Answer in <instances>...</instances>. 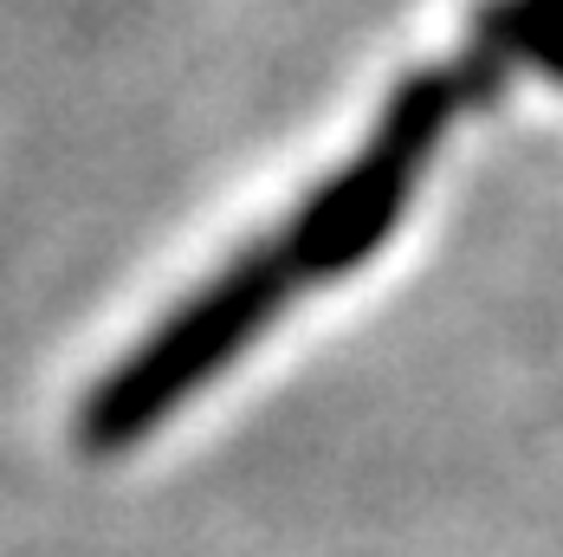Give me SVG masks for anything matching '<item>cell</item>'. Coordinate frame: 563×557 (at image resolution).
Masks as SVG:
<instances>
[{
  "instance_id": "1",
  "label": "cell",
  "mask_w": 563,
  "mask_h": 557,
  "mask_svg": "<svg viewBox=\"0 0 563 557\" xmlns=\"http://www.w3.org/2000/svg\"><path fill=\"white\" fill-rule=\"evenodd\" d=\"M291 285H298V266H291L285 240L227 260L188 305H175L91 390V402L78 408V447L85 454H123V447L150 441V428L163 415H175L195 390H208L227 363L279 318Z\"/></svg>"
},
{
  "instance_id": "3",
  "label": "cell",
  "mask_w": 563,
  "mask_h": 557,
  "mask_svg": "<svg viewBox=\"0 0 563 557\" xmlns=\"http://www.w3.org/2000/svg\"><path fill=\"white\" fill-rule=\"evenodd\" d=\"M473 46L506 58L538 65L544 78L563 85V0H486L479 7V26H473Z\"/></svg>"
},
{
  "instance_id": "2",
  "label": "cell",
  "mask_w": 563,
  "mask_h": 557,
  "mask_svg": "<svg viewBox=\"0 0 563 557\" xmlns=\"http://www.w3.org/2000/svg\"><path fill=\"white\" fill-rule=\"evenodd\" d=\"M460 105L466 98H460L453 65H428V72L395 85V98L383 105L369 143L298 208V221L285 233V253H291L298 278H338L350 266H363L389 240Z\"/></svg>"
}]
</instances>
